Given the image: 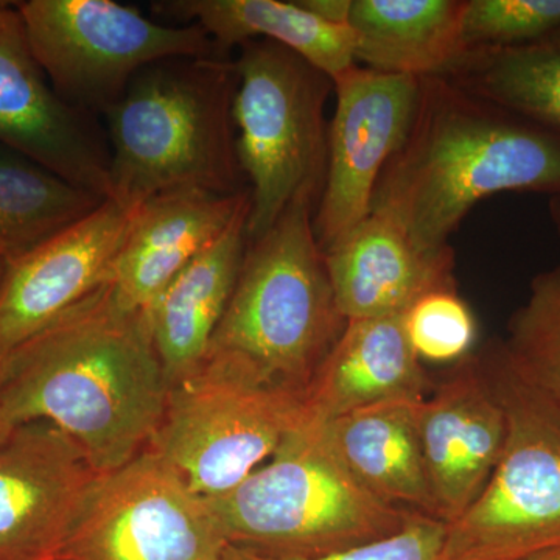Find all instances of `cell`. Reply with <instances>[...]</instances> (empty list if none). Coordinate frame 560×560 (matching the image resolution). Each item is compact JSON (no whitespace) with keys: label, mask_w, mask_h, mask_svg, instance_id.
Returning <instances> with one entry per match:
<instances>
[{"label":"cell","mask_w":560,"mask_h":560,"mask_svg":"<svg viewBox=\"0 0 560 560\" xmlns=\"http://www.w3.org/2000/svg\"><path fill=\"white\" fill-rule=\"evenodd\" d=\"M2 359L0 436L47 420L101 474L149 448L171 388L145 315L117 307L108 285Z\"/></svg>","instance_id":"obj_1"},{"label":"cell","mask_w":560,"mask_h":560,"mask_svg":"<svg viewBox=\"0 0 560 560\" xmlns=\"http://www.w3.org/2000/svg\"><path fill=\"white\" fill-rule=\"evenodd\" d=\"M504 191L560 197V132L440 75L420 79L415 119L383 168L372 212L438 254L452 248V235L478 202Z\"/></svg>","instance_id":"obj_2"},{"label":"cell","mask_w":560,"mask_h":560,"mask_svg":"<svg viewBox=\"0 0 560 560\" xmlns=\"http://www.w3.org/2000/svg\"><path fill=\"white\" fill-rule=\"evenodd\" d=\"M232 55L176 57L136 73L102 117L109 198L128 209L175 190L248 191L238 164Z\"/></svg>","instance_id":"obj_3"},{"label":"cell","mask_w":560,"mask_h":560,"mask_svg":"<svg viewBox=\"0 0 560 560\" xmlns=\"http://www.w3.org/2000/svg\"><path fill=\"white\" fill-rule=\"evenodd\" d=\"M205 500L228 544L278 558L385 539L415 514L372 495L338 458L323 427L305 420L237 488Z\"/></svg>","instance_id":"obj_4"},{"label":"cell","mask_w":560,"mask_h":560,"mask_svg":"<svg viewBox=\"0 0 560 560\" xmlns=\"http://www.w3.org/2000/svg\"><path fill=\"white\" fill-rule=\"evenodd\" d=\"M301 197L248 242L234 293L210 352L248 361L268 381L304 394L345 330L313 219ZM209 352V353H210Z\"/></svg>","instance_id":"obj_5"},{"label":"cell","mask_w":560,"mask_h":560,"mask_svg":"<svg viewBox=\"0 0 560 560\" xmlns=\"http://www.w3.org/2000/svg\"><path fill=\"white\" fill-rule=\"evenodd\" d=\"M480 357L506 440L481 495L445 525L440 560H528L560 550V405L512 364L503 342Z\"/></svg>","instance_id":"obj_6"},{"label":"cell","mask_w":560,"mask_h":560,"mask_svg":"<svg viewBox=\"0 0 560 560\" xmlns=\"http://www.w3.org/2000/svg\"><path fill=\"white\" fill-rule=\"evenodd\" d=\"M237 49L232 121L250 194L249 242L270 230L298 198L319 202L334 80L272 40H246Z\"/></svg>","instance_id":"obj_7"},{"label":"cell","mask_w":560,"mask_h":560,"mask_svg":"<svg viewBox=\"0 0 560 560\" xmlns=\"http://www.w3.org/2000/svg\"><path fill=\"white\" fill-rule=\"evenodd\" d=\"M304 418V394L268 381L241 357L210 352L168 389L149 451L202 499H217L270 460Z\"/></svg>","instance_id":"obj_8"},{"label":"cell","mask_w":560,"mask_h":560,"mask_svg":"<svg viewBox=\"0 0 560 560\" xmlns=\"http://www.w3.org/2000/svg\"><path fill=\"white\" fill-rule=\"evenodd\" d=\"M14 7L58 97L101 119L147 66L232 55L198 24H164L114 0H27Z\"/></svg>","instance_id":"obj_9"},{"label":"cell","mask_w":560,"mask_h":560,"mask_svg":"<svg viewBox=\"0 0 560 560\" xmlns=\"http://www.w3.org/2000/svg\"><path fill=\"white\" fill-rule=\"evenodd\" d=\"M208 503L156 453L98 475L58 560H221Z\"/></svg>","instance_id":"obj_10"},{"label":"cell","mask_w":560,"mask_h":560,"mask_svg":"<svg viewBox=\"0 0 560 560\" xmlns=\"http://www.w3.org/2000/svg\"><path fill=\"white\" fill-rule=\"evenodd\" d=\"M420 79L360 66L334 79L337 108L329 124L327 171L313 219L323 250L372 212L383 168L407 139Z\"/></svg>","instance_id":"obj_11"},{"label":"cell","mask_w":560,"mask_h":560,"mask_svg":"<svg viewBox=\"0 0 560 560\" xmlns=\"http://www.w3.org/2000/svg\"><path fill=\"white\" fill-rule=\"evenodd\" d=\"M101 471L47 420L0 436V560H58Z\"/></svg>","instance_id":"obj_12"},{"label":"cell","mask_w":560,"mask_h":560,"mask_svg":"<svg viewBox=\"0 0 560 560\" xmlns=\"http://www.w3.org/2000/svg\"><path fill=\"white\" fill-rule=\"evenodd\" d=\"M0 143L81 189L109 198V143L101 117L58 97L14 3L0 2Z\"/></svg>","instance_id":"obj_13"},{"label":"cell","mask_w":560,"mask_h":560,"mask_svg":"<svg viewBox=\"0 0 560 560\" xmlns=\"http://www.w3.org/2000/svg\"><path fill=\"white\" fill-rule=\"evenodd\" d=\"M135 213L105 200L9 265L0 290V359L108 285Z\"/></svg>","instance_id":"obj_14"},{"label":"cell","mask_w":560,"mask_h":560,"mask_svg":"<svg viewBox=\"0 0 560 560\" xmlns=\"http://www.w3.org/2000/svg\"><path fill=\"white\" fill-rule=\"evenodd\" d=\"M419 434L433 515L455 522L481 495L506 440V418L480 353L420 401Z\"/></svg>","instance_id":"obj_15"},{"label":"cell","mask_w":560,"mask_h":560,"mask_svg":"<svg viewBox=\"0 0 560 560\" xmlns=\"http://www.w3.org/2000/svg\"><path fill=\"white\" fill-rule=\"evenodd\" d=\"M250 194L175 190L136 209L108 283L121 311L145 313L162 290L226 231Z\"/></svg>","instance_id":"obj_16"},{"label":"cell","mask_w":560,"mask_h":560,"mask_svg":"<svg viewBox=\"0 0 560 560\" xmlns=\"http://www.w3.org/2000/svg\"><path fill=\"white\" fill-rule=\"evenodd\" d=\"M324 259L346 320L401 316L431 291L456 287L453 249H419L385 213L371 212L324 250Z\"/></svg>","instance_id":"obj_17"},{"label":"cell","mask_w":560,"mask_h":560,"mask_svg":"<svg viewBox=\"0 0 560 560\" xmlns=\"http://www.w3.org/2000/svg\"><path fill=\"white\" fill-rule=\"evenodd\" d=\"M430 378L404 315L348 320L305 390V422L327 423L393 400H423Z\"/></svg>","instance_id":"obj_18"},{"label":"cell","mask_w":560,"mask_h":560,"mask_svg":"<svg viewBox=\"0 0 560 560\" xmlns=\"http://www.w3.org/2000/svg\"><path fill=\"white\" fill-rule=\"evenodd\" d=\"M250 200L208 249L162 290L145 315L168 388L209 357L248 246Z\"/></svg>","instance_id":"obj_19"},{"label":"cell","mask_w":560,"mask_h":560,"mask_svg":"<svg viewBox=\"0 0 560 560\" xmlns=\"http://www.w3.org/2000/svg\"><path fill=\"white\" fill-rule=\"evenodd\" d=\"M158 18L198 24L217 47L232 54L246 40L268 39L311 62L331 80L355 66V33L331 24L296 2L283 0H167L154 2Z\"/></svg>","instance_id":"obj_20"},{"label":"cell","mask_w":560,"mask_h":560,"mask_svg":"<svg viewBox=\"0 0 560 560\" xmlns=\"http://www.w3.org/2000/svg\"><path fill=\"white\" fill-rule=\"evenodd\" d=\"M420 401H385L319 425L338 458L372 495L434 517L420 444Z\"/></svg>","instance_id":"obj_21"},{"label":"cell","mask_w":560,"mask_h":560,"mask_svg":"<svg viewBox=\"0 0 560 560\" xmlns=\"http://www.w3.org/2000/svg\"><path fill=\"white\" fill-rule=\"evenodd\" d=\"M467 0H352L355 62L389 75H442L467 50Z\"/></svg>","instance_id":"obj_22"},{"label":"cell","mask_w":560,"mask_h":560,"mask_svg":"<svg viewBox=\"0 0 560 560\" xmlns=\"http://www.w3.org/2000/svg\"><path fill=\"white\" fill-rule=\"evenodd\" d=\"M440 77L560 132V28L517 46L467 49Z\"/></svg>","instance_id":"obj_23"},{"label":"cell","mask_w":560,"mask_h":560,"mask_svg":"<svg viewBox=\"0 0 560 560\" xmlns=\"http://www.w3.org/2000/svg\"><path fill=\"white\" fill-rule=\"evenodd\" d=\"M105 201L0 143V257L22 259Z\"/></svg>","instance_id":"obj_24"},{"label":"cell","mask_w":560,"mask_h":560,"mask_svg":"<svg viewBox=\"0 0 560 560\" xmlns=\"http://www.w3.org/2000/svg\"><path fill=\"white\" fill-rule=\"evenodd\" d=\"M501 342L512 364L560 405V267L530 280Z\"/></svg>","instance_id":"obj_25"},{"label":"cell","mask_w":560,"mask_h":560,"mask_svg":"<svg viewBox=\"0 0 560 560\" xmlns=\"http://www.w3.org/2000/svg\"><path fill=\"white\" fill-rule=\"evenodd\" d=\"M408 341L420 361L453 363L470 355L477 319L455 289L431 291L404 313Z\"/></svg>","instance_id":"obj_26"},{"label":"cell","mask_w":560,"mask_h":560,"mask_svg":"<svg viewBox=\"0 0 560 560\" xmlns=\"http://www.w3.org/2000/svg\"><path fill=\"white\" fill-rule=\"evenodd\" d=\"M560 28V0H467V49L508 47L545 38Z\"/></svg>","instance_id":"obj_27"},{"label":"cell","mask_w":560,"mask_h":560,"mask_svg":"<svg viewBox=\"0 0 560 560\" xmlns=\"http://www.w3.org/2000/svg\"><path fill=\"white\" fill-rule=\"evenodd\" d=\"M444 539V522L415 512L393 536L348 550L312 558H278L228 545L221 560H440Z\"/></svg>","instance_id":"obj_28"},{"label":"cell","mask_w":560,"mask_h":560,"mask_svg":"<svg viewBox=\"0 0 560 560\" xmlns=\"http://www.w3.org/2000/svg\"><path fill=\"white\" fill-rule=\"evenodd\" d=\"M300 2L320 20L331 24L349 25L352 0H300Z\"/></svg>","instance_id":"obj_29"},{"label":"cell","mask_w":560,"mask_h":560,"mask_svg":"<svg viewBox=\"0 0 560 560\" xmlns=\"http://www.w3.org/2000/svg\"><path fill=\"white\" fill-rule=\"evenodd\" d=\"M548 210H550V217L552 224H555L556 231L560 235V197H551L548 202Z\"/></svg>","instance_id":"obj_30"},{"label":"cell","mask_w":560,"mask_h":560,"mask_svg":"<svg viewBox=\"0 0 560 560\" xmlns=\"http://www.w3.org/2000/svg\"><path fill=\"white\" fill-rule=\"evenodd\" d=\"M528 560H560V550L545 552V555Z\"/></svg>","instance_id":"obj_31"},{"label":"cell","mask_w":560,"mask_h":560,"mask_svg":"<svg viewBox=\"0 0 560 560\" xmlns=\"http://www.w3.org/2000/svg\"><path fill=\"white\" fill-rule=\"evenodd\" d=\"M7 270H9V264L5 259L0 257V290H2L3 279H5Z\"/></svg>","instance_id":"obj_32"},{"label":"cell","mask_w":560,"mask_h":560,"mask_svg":"<svg viewBox=\"0 0 560 560\" xmlns=\"http://www.w3.org/2000/svg\"><path fill=\"white\" fill-rule=\"evenodd\" d=\"M3 359H0V381H2Z\"/></svg>","instance_id":"obj_33"}]
</instances>
